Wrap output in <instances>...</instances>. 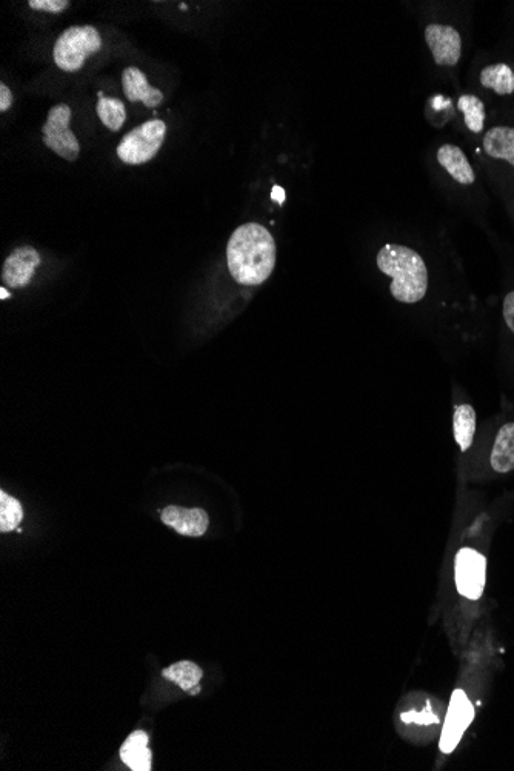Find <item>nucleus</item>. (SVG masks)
<instances>
[{
    "mask_svg": "<svg viewBox=\"0 0 514 771\" xmlns=\"http://www.w3.org/2000/svg\"><path fill=\"white\" fill-rule=\"evenodd\" d=\"M227 261L234 281L248 287L264 284L276 267V244L270 231L259 224L237 228L228 241Z\"/></svg>",
    "mask_w": 514,
    "mask_h": 771,
    "instance_id": "1",
    "label": "nucleus"
},
{
    "mask_svg": "<svg viewBox=\"0 0 514 771\" xmlns=\"http://www.w3.org/2000/svg\"><path fill=\"white\" fill-rule=\"evenodd\" d=\"M378 267L393 279L390 291L396 301L416 304L425 298L428 271L421 254L402 245L388 244L379 251Z\"/></svg>",
    "mask_w": 514,
    "mask_h": 771,
    "instance_id": "2",
    "label": "nucleus"
},
{
    "mask_svg": "<svg viewBox=\"0 0 514 771\" xmlns=\"http://www.w3.org/2000/svg\"><path fill=\"white\" fill-rule=\"evenodd\" d=\"M101 34L93 27H71L54 44V62L61 70L74 73L84 67L91 54L101 51Z\"/></svg>",
    "mask_w": 514,
    "mask_h": 771,
    "instance_id": "3",
    "label": "nucleus"
},
{
    "mask_svg": "<svg viewBox=\"0 0 514 771\" xmlns=\"http://www.w3.org/2000/svg\"><path fill=\"white\" fill-rule=\"evenodd\" d=\"M167 125L161 119L145 122L125 134L117 147V156L128 165H141L156 157L164 144Z\"/></svg>",
    "mask_w": 514,
    "mask_h": 771,
    "instance_id": "4",
    "label": "nucleus"
},
{
    "mask_svg": "<svg viewBox=\"0 0 514 771\" xmlns=\"http://www.w3.org/2000/svg\"><path fill=\"white\" fill-rule=\"evenodd\" d=\"M487 559L473 548H461L454 561V582L459 595L479 601L484 595Z\"/></svg>",
    "mask_w": 514,
    "mask_h": 771,
    "instance_id": "5",
    "label": "nucleus"
},
{
    "mask_svg": "<svg viewBox=\"0 0 514 771\" xmlns=\"http://www.w3.org/2000/svg\"><path fill=\"white\" fill-rule=\"evenodd\" d=\"M70 121L71 108L65 104L56 105L48 113V119L42 131L45 134L44 144L50 150H53L57 156L74 162L81 153V145L70 130Z\"/></svg>",
    "mask_w": 514,
    "mask_h": 771,
    "instance_id": "6",
    "label": "nucleus"
},
{
    "mask_svg": "<svg viewBox=\"0 0 514 771\" xmlns=\"http://www.w3.org/2000/svg\"><path fill=\"white\" fill-rule=\"evenodd\" d=\"M474 719V707L468 699L467 693L461 688L453 691L447 716H445L444 728H442L439 748L444 755H450L461 742L467 728Z\"/></svg>",
    "mask_w": 514,
    "mask_h": 771,
    "instance_id": "7",
    "label": "nucleus"
},
{
    "mask_svg": "<svg viewBox=\"0 0 514 771\" xmlns=\"http://www.w3.org/2000/svg\"><path fill=\"white\" fill-rule=\"evenodd\" d=\"M425 41L439 67H454L462 54L461 34L448 25L431 24L425 28Z\"/></svg>",
    "mask_w": 514,
    "mask_h": 771,
    "instance_id": "8",
    "label": "nucleus"
},
{
    "mask_svg": "<svg viewBox=\"0 0 514 771\" xmlns=\"http://www.w3.org/2000/svg\"><path fill=\"white\" fill-rule=\"evenodd\" d=\"M39 265H41V256L34 248H17L5 261L2 279L11 288L27 287L33 278L34 270Z\"/></svg>",
    "mask_w": 514,
    "mask_h": 771,
    "instance_id": "9",
    "label": "nucleus"
},
{
    "mask_svg": "<svg viewBox=\"0 0 514 771\" xmlns=\"http://www.w3.org/2000/svg\"><path fill=\"white\" fill-rule=\"evenodd\" d=\"M161 518L165 525L174 528L179 535L191 536V538L205 535L208 524H210L208 514L202 508H184L171 505L162 511Z\"/></svg>",
    "mask_w": 514,
    "mask_h": 771,
    "instance_id": "10",
    "label": "nucleus"
},
{
    "mask_svg": "<svg viewBox=\"0 0 514 771\" xmlns=\"http://www.w3.org/2000/svg\"><path fill=\"white\" fill-rule=\"evenodd\" d=\"M124 93L130 102H142L145 107L154 108L164 101V94L157 88L150 87L147 76L139 68L130 67L122 74Z\"/></svg>",
    "mask_w": 514,
    "mask_h": 771,
    "instance_id": "11",
    "label": "nucleus"
},
{
    "mask_svg": "<svg viewBox=\"0 0 514 771\" xmlns=\"http://www.w3.org/2000/svg\"><path fill=\"white\" fill-rule=\"evenodd\" d=\"M438 161L459 184L471 185L476 181V174H474L467 156L456 145H442L438 151Z\"/></svg>",
    "mask_w": 514,
    "mask_h": 771,
    "instance_id": "12",
    "label": "nucleus"
},
{
    "mask_svg": "<svg viewBox=\"0 0 514 771\" xmlns=\"http://www.w3.org/2000/svg\"><path fill=\"white\" fill-rule=\"evenodd\" d=\"M121 759L133 771L151 770V751L145 731H134L121 748Z\"/></svg>",
    "mask_w": 514,
    "mask_h": 771,
    "instance_id": "13",
    "label": "nucleus"
},
{
    "mask_svg": "<svg viewBox=\"0 0 514 771\" xmlns=\"http://www.w3.org/2000/svg\"><path fill=\"white\" fill-rule=\"evenodd\" d=\"M490 462L496 473H510L514 470V422L505 424L499 430L491 451Z\"/></svg>",
    "mask_w": 514,
    "mask_h": 771,
    "instance_id": "14",
    "label": "nucleus"
},
{
    "mask_svg": "<svg viewBox=\"0 0 514 771\" xmlns=\"http://www.w3.org/2000/svg\"><path fill=\"white\" fill-rule=\"evenodd\" d=\"M484 150L488 156L514 165V128H491L484 137Z\"/></svg>",
    "mask_w": 514,
    "mask_h": 771,
    "instance_id": "15",
    "label": "nucleus"
},
{
    "mask_svg": "<svg viewBox=\"0 0 514 771\" xmlns=\"http://www.w3.org/2000/svg\"><path fill=\"white\" fill-rule=\"evenodd\" d=\"M453 427L454 439L465 453L473 444L476 433V411L471 405H458L454 408Z\"/></svg>",
    "mask_w": 514,
    "mask_h": 771,
    "instance_id": "16",
    "label": "nucleus"
},
{
    "mask_svg": "<svg viewBox=\"0 0 514 771\" xmlns=\"http://www.w3.org/2000/svg\"><path fill=\"white\" fill-rule=\"evenodd\" d=\"M481 84L501 96L514 93V71L505 64L490 65L481 71Z\"/></svg>",
    "mask_w": 514,
    "mask_h": 771,
    "instance_id": "17",
    "label": "nucleus"
},
{
    "mask_svg": "<svg viewBox=\"0 0 514 771\" xmlns=\"http://www.w3.org/2000/svg\"><path fill=\"white\" fill-rule=\"evenodd\" d=\"M165 679L173 681L174 684L179 685L182 690L190 691L191 688L196 687L201 682L204 671L199 665L190 661L177 662V664L171 665V667L165 668L162 671Z\"/></svg>",
    "mask_w": 514,
    "mask_h": 771,
    "instance_id": "18",
    "label": "nucleus"
},
{
    "mask_svg": "<svg viewBox=\"0 0 514 771\" xmlns=\"http://www.w3.org/2000/svg\"><path fill=\"white\" fill-rule=\"evenodd\" d=\"M459 110L464 114L465 125L473 133H481L485 124L484 102L473 94H462L458 101Z\"/></svg>",
    "mask_w": 514,
    "mask_h": 771,
    "instance_id": "19",
    "label": "nucleus"
},
{
    "mask_svg": "<svg viewBox=\"0 0 514 771\" xmlns=\"http://www.w3.org/2000/svg\"><path fill=\"white\" fill-rule=\"evenodd\" d=\"M97 116L101 117L102 124L111 131H119L127 119L125 105L114 97H104L97 102Z\"/></svg>",
    "mask_w": 514,
    "mask_h": 771,
    "instance_id": "20",
    "label": "nucleus"
},
{
    "mask_svg": "<svg viewBox=\"0 0 514 771\" xmlns=\"http://www.w3.org/2000/svg\"><path fill=\"white\" fill-rule=\"evenodd\" d=\"M24 519L21 502L8 496L5 491L0 493V531L7 533L17 528Z\"/></svg>",
    "mask_w": 514,
    "mask_h": 771,
    "instance_id": "21",
    "label": "nucleus"
},
{
    "mask_svg": "<svg viewBox=\"0 0 514 771\" xmlns=\"http://www.w3.org/2000/svg\"><path fill=\"white\" fill-rule=\"evenodd\" d=\"M33 10L48 11V13H61L70 7L68 0H30Z\"/></svg>",
    "mask_w": 514,
    "mask_h": 771,
    "instance_id": "22",
    "label": "nucleus"
},
{
    "mask_svg": "<svg viewBox=\"0 0 514 771\" xmlns=\"http://www.w3.org/2000/svg\"><path fill=\"white\" fill-rule=\"evenodd\" d=\"M504 319L508 328L514 333V291L507 294L504 301Z\"/></svg>",
    "mask_w": 514,
    "mask_h": 771,
    "instance_id": "23",
    "label": "nucleus"
},
{
    "mask_svg": "<svg viewBox=\"0 0 514 771\" xmlns=\"http://www.w3.org/2000/svg\"><path fill=\"white\" fill-rule=\"evenodd\" d=\"M11 104H13V94H11L10 88L7 85H0V111L10 110Z\"/></svg>",
    "mask_w": 514,
    "mask_h": 771,
    "instance_id": "24",
    "label": "nucleus"
},
{
    "mask_svg": "<svg viewBox=\"0 0 514 771\" xmlns=\"http://www.w3.org/2000/svg\"><path fill=\"white\" fill-rule=\"evenodd\" d=\"M271 199H273L274 202H278V204H284L285 202V190L284 188L278 187V185H274L273 191H271Z\"/></svg>",
    "mask_w": 514,
    "mask_h": 771,
    "instance_id": "25",
    "label": "nucleus"
},
{
    "mask_svg": "<svg viewBox=\"0 0 514 771\" xmlns=\"http://www.w3.org/2000/svg\"><path fill=\"white\" fill-rule=\"evenodd\" d=\"M11 294L10 291H7V288H0V301H5V299H10Z\"/></svg>",
    "mask_w": 514,
    "mask_h": 771,
    "instance_id": "26",
    "label": "nucleus"
},
{
    "mask_svg": "<svg viewBox=\"0 0 514 771\" xmlns=\"http://www.w3.org/2000/svg\"><path fill=\"white\" fill-rule=\"evenodd\" d=\"M199 691H201V687H199V685H196V687L191 688V690L188 691V695H191V696L197 695Z\"/></svg>",
    "mask_w": 514,
    "mask_h": 771,
    "instance_id": "27",
    "label": "nucleus"
}]
</instances>
